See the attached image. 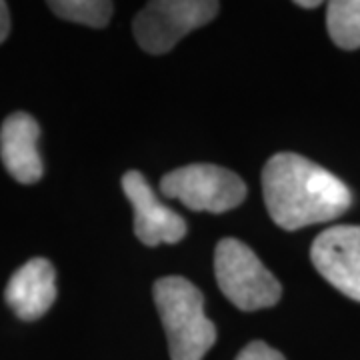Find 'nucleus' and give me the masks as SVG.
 <instances>
[{
	"mask_svg": "<svg viewBox=\"0 0 360 360\" xmlns=\"http://www.w3.org/2000/svg\"><path fill=\"white\" fill-rule=\"evenodd\" d=\"M262 194L270 219L284 231L328 222L352 205L342 180L295 153H278L264 165Z\"/></svg>",
	"mask_w": 360,
	"mask_h": 360,
	"instance_id": "1",
	"label": "nucleus"
},
{
	"mask_svg": "<svg viewBox=\"0 0 360 360\" xmlns=\"http://www.w3.org/2000/svg\"><path fill=\"white\" fill-rule=\"evenodd\" d=\"M155 302L172 360H202L217 342V328L206 319L205 296L182 276L155 283Z\"/></svg>",
	"mask_w": 360,
	"mask_h": 360,
	"instance_id": "2",
	"label": "nucleus"
},
{
	"mask_svg": "<svg viewBox=\"0 0 360 360\" xmlns=\"http://www.w3.org/2000/svg\"><path fill=\"white\" fill-rule=\"evenodd\" d=\"M214 274L222 295L245 312L274 307L283 288L258 257L240 240L222 238L214 250Z\"/></svg>",
	"mask_w": 360,
	"mask_h": 360,
	"instance_id": "3",
	"label": "nucleus"
},
{
	"mask_svg": "<svg viewBox=\"0 0 360 360\" xmlns=\"http://www.w3.org/2000/svg\"><path fill=\"white\" fill-rule=\"evenodd\" d=\"M160 191L196 212L222 214L246 196V184L236 172L217 165H188L170 170L160 180Z\"/></svg>",
	"mask_w": 360,
	"mask_h": 360,
	"instance_id": "4",
	"label": "nucleus"
},
{
	"mask_svg": "<svg viewBox=\"0 0 360 360\" xmlns=\"http://www.w3.org/2000/svg\"><path fill=\"white\" fill-rule=\"evenodd\" d=\"M219 2L210 0H155L134 18V37L142 51L165 54L182 37L208 25L219 14Z\"/></svg>",
	"mask_w": 360,
	"mask_h": 360,
	"instance_id": "5",
	"label": "nucleus"
},
{
	"mask_svg": "<svg viewBox=\"0 0 360 360\" xmlns=\"http://www.w3.org/2000/svg\"><path fill=\"white\" fill-rule=\"evenodd\" d=\"M310 258L335 288L360 302V226H335L319 234Z\"/></svg>",
	"mask_w": 360,
	"mask_h": 360,
	"instance_id": "6",
	"label": "nucleus"
},
{
	"mask_svg": "<svg viewBox=\"0 0 360 360\" xmlns=\"http://www.w3.org/2000/svg\"><path fill=\"white\" fill-rule=\"evenodd\" d=\"M122 188L134 208V234L142 245H176L184 238V219L156 198L142 172L129 170L122 176Z\"/></svg>",
	"mask_w": 360,
	"mask_h": 360,
	"instance_id": "7",
	"label": "nucleus"
},
{
	"mask_svg": "<svg viewBox=\"0 0 360 360\" xmlns=\"http://www.w3.org/2000/svg\"><path fill=\"white\" fill-rule=\"evenodd\" d=\"M39 122L26 112L6 116L0 127V158L8 174L20 184H34L42 179L44 165L39 153Z\"/></svg>",
	"mask_w": 360,
	"mask_h": 360,
	"instance_id": "8",
	"label": "nucleus"
},
{
	"mask_svg": "<svg viewBox=\"0 0 360 360\" xmlns=\"http://www.w3.org/2000/svg\"><path fill=\"white\" fill-rule=\"evenodd\" d=\"M4 300L20 321H39L56 300V272L51 260L32 258L11 276Z\"/></svg>",
	"mask_w": 360,
	"mask_h": 360,
	"instance_id": "9",
	"label": "nucleus"
},
{
	"mask_svg": "<svg viewBox=\"0 0 360 360\" xmlns=\"http://www.w3.org/2000/svg\"><path fill=\"white\" fill-rule=\"evenodd\" d=\"M326 28L336 46L360 49V0H333L326 4Z\"/></svg>",
	"mask_w": 360,
	"mask_h": 360,
	"instance_id": "10",
	"label": "nucleus"
},
{
	"mask_svg": "<svg viewBox=\"0 0 360 360\" xmlns=\"http://www.w3.org/2000/svg\"><path fill=\"white\" fill-rule=\"evenodd\" d=\"M49 8L65 20L92 28L108 25L115 13V4L108 0H52Z\"/></svg>",
	"mask_w": 360,
	"mask_h": 360,
	"instance_id": "11",
	"label": "nucleus"
},
{
	"mask_svg": "<svg viewBox=\"0 0 360 360\" xmlns=\"http://www.w3.org/2000/svg\"><path fill=\"white\" fill-rule=\"evenodd\" d=\"M236 360H286L276 350V348L269 347L266 342H262V340H255V342H250V345H246L240 352H238V356Z\"/></svg>",
	"mask_w": 360,
	"mask_h": 360,
	"instance_id": "12",
	"label": "nucleus"
},
{
	"mask_svg": "<svg viewBox=\"0 0 360 360\" xmlns=\"http://www.w3.org/2000/svg\"><path fill=\"white\" fill-rule=\"evenodd\" d=\"M11 32V13H8V4L0 2V44L6 40Z\"/></svg>",
	"mask_w": 360,
	"mask_h": 360,
	"instance_id": "13",
	"label": "nucleus"
},
{
	"mask_svg": "<svg viewBox=\"0 0 360 360\" xmlns=\"http://www.w3.org/2000/svg\"><path fill=\"white\" fill-rule=\"evenodd\" d=\"M295 4L296 6H302V8H316V6H321L319 0H296Z\"/></svg>",
	"mask_w": 360,
	"mask_h": 360,
	"instance_id": "14",
	"label": "nucleus"
}]
</instances>
